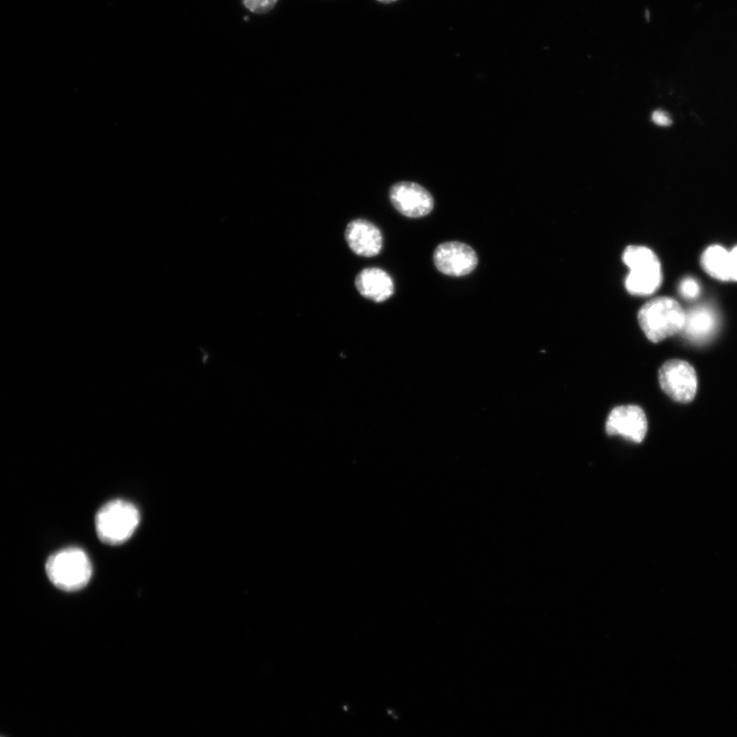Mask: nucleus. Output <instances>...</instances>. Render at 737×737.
<instances>
[{
    "label": "nucleus",
    "instance_id": "3",
    "mask_svg": "<svg viewBox=\"0 0 737 737\" xmlns=\"http://www.w3.org/2000/svg\"><path fill=\"white\" fill-rule=\"evenodd\" d=\"M140 522V512L133 503L114 500L99 510L96 516V530L103 543L117 546L132 538Z\"/></svg>",
    "mask_w": 737,
    "mask_h": 737
},
{
    "label": "nucleus",
    "instance_id": "8",
    "mask_svg": "<svg viewBox=\"0 0 737 737\" xmlns=\"http://www.w3.org/2000/svg\"><path fill=\"white\" fill-rule=\"evenodd\" d=\"M648 423L644 411L638 406L615 408L606 422L610 436H621L634 443H641L647 433Z\"/></svg>",
    "mask_w": 737,
    "mask_h": 737
},
{
    "label": "nucleus",
    "instance_id": "13",
    "mask_svg": "<svg viewBox=\"0 0 737 737\" xmlns=\"http://www.w3.org/2000/svg\"><path fill=\"white\" fill-rule=\"evenodd\" d=\"M278 0H243V4L251 13L264 15L271 12Z\"/></svg>",
    "mask_w": 737,
    "mask_h": 737
},
{
    "label": "nucleus",
    "instance_id": "4",
    "mask_svg": "<svg viewBox=\"0 0 737 737\" xmlns=\"http://www.w3.org/2000/svg\"><path fill=\"white\" fill-rule=\"evenodd\" d=\"M623 260L630 269L625 283L629 293L645 296L654 294L661 287L662 265L652 249L629 246L624 252Z\"/></svg>",
    "mask_w": 737,
    "mask_h": 737
},
{
    "label": "nucleus",
    "instance_id": "18",
    "mask_svg": "<svg viewBox=\"0 0 737 737\" xmlns=\"http://www.w3.org/2000/svg\"><path fill=\"white\" fill-rule=\"evenodd\" d=\"M0 737H3V736H0Z\"/></svg>",
    "mask_w": 737,
    "mask_h": 737
},
{
    "label": "nucleus",
    "instance_id": "5",
    "mask_svg": "<svg viewBox=\"0 0 737 737\" xmlns=\"http://www.w3.org/2000/svg\"><path fill=\"white\" fill-rule=\"evenodd\" d=\"M660 384L664 392L678 403H689L698 392L696 370L682 360L665 363L659 372Z\"/></svg>",
    "mask_w": 737,
    "mask_h": 737
},
{
    "label": "nucleus",
    "instance_id": "11",
    "mask_svg": "<svg viewBox=\"0 0 737 737\" xmlns=\"http://www.w3.org/2000/svg\"><path fill=\"white\" fill-rule=\"evenodd\" d=\"M356 287L364 297L375 302H383L395 293L393 278L377 268L365 269L356 279Z\"/></svg>",
    "mask_w": 737,
    "mask_h": 737
},
{
    "label": "nucleus",
    "instance_id": "2",
    "mask_svg": "<svg viewBox=\"0 0 737 737\" xmlns=\"http://www.w3.org/2000/svg\"><path fill=\"white\" fill-rule=\"evenodd\" d=\"M46 572L57 588L74 592L90 583L93 567L88 554L80 548L71 547L51 555L46 563Z\"/></svg>",
    "mask_w": 737,
    "mask_h": 737
},
{
    "label": "nucleus",
    "instance_id": "15",
    "mask_svg": "<svg viewBox=\"0 0 737 737\" xmlns=\"http://www.w3.org/2000/svg\"><path fill=\"white\" fill-rule=\"evenodd\" d=\"M653 121L660 126H669L672 124V119L670 118V116L666 112L661 110L656 111L653 114Z\"/></svg>",
    "mask_w": 737,
    "mask_h": 737
},
{
    "label": "nucleus",
    "instance_id": "17",
    "mask_svg": "<svg viewBox=\"0 0 737 737\" xmlns=\"http://www.w3.org/2000/svg\"><path fill=\"white\" fill-rule=\"evenodd\" d=\"M377 2L384 5H389L398 2V0H377Z\"/></svg>",
    "mask_w": 737,
    "mask_h": 737
},
{
    "label": "nucleus",
    "instance_id": "14",
    "mask_svg": "<svg viewBox=\"0 0 737 737\" xmlns=\"http://www.w3.org/2000/svg\"><path fill=\"white\" fill-rule=\"evenodd\" d=\"M679 292L686 299H695L701 293V286L696 279L688 277L681 281Z\"/></svg>",
    "mask_w": 737,
    "mask_h": 737
},
{
    "label": "nucleus",
    "instance_id": "16",
    "mask_svg": "<svg viewBox=\"0 0 737 737\" xmlns=\"http://www.w3.org/2000/svg\"><path fill=\"white\" fill-rule=\"evenodd\" d=\"M731 282H737V246L730 250Z\"/></svg>",
    "mask_w": 737,
    "mask_h": 737
},
{
    "label": "nucleus",
    "instance_id": "1",
    "mask_svg": "<svg viewBox=\"0 0 737 737\" xmlns=\"http://www.w3.org/2000/svg\"><path fill=\"white\" fill-rule=\"evenodd\" d=\"M639 325L646 337L655 343L681 333L685 311L671 297H658L648 301L638 313Z\"/></svg>",
    "mask_w": 737,
    "mask_h": 737
},
{
    "label": "nucleus",
    "instance_id": "6",
    "mask_svg": "<svg viewBox=\"0 0 737 737\" xmlns=\"http://www.w3.org/2000/svg\"><path fill=\"white\" fill-rule=\"evenodd\" d=\"M433 262L444 275L464 277L475 270L479 258L470 246L461 242H447L438 246L433 254Z\"/></svg>",
    "mask_w": 737,
    "mask_h": 737
},
{
    "label": "nucleus",
    "instance_id": "10",
    "mask_svg": "<svg viewBox=\"0 0 737 737\" xmlns=\"http://www.w3.org/2000/svg\"><path fill=\"white\" fill-rule=\"evenodd\" d=\"M718 323V316L712 308L695 307L685 312V322L681 333L692 342L703 343L714 336Z\"/></svg>",
    "mask_w": 737,
    "mask_h": 737
},
{
    "label": "nucleus",
    "instance_id": "7",
    "mask_svg": "<svg viewBox=\"0 0 737 737\" xmlns=\"http://www.w3.org/2000/svg\"><path fill=\"white\" fill-rule=\"evenodd\" d=\"M394 207L410 219H421L435 208V200L422 186L411 182L396 184L389 193Z\"/></svg>",
    "mask_w": 737,
    "mask_h": 737
},
{
    "label": "nucleus",
    "instance_id": "9",
    "mask_svg": "<svg viewBox=\"0 0 737 737\" xmlns=\"http://www.w3.org/2000/svg\"><path fill=\"white\" fill-rule=\"evenodd\" d=\"M345 240L356 254L365 257L378 255L383 246V237L380 230L374 224L365 220L351 222L346 227Z\"/></svg>",
    "mask_w": 737,
    "mask_h": 737
},
{
    "label": "nucleus",
    "instance_id": "12",
    "mask_svg": "<svg viewBox=\"0 0 737 737\" xmlns=\"http://www.w3.org/2000/svg\"><path fill=\"white\" fill-rule=\"evenodd\" d=\"M701 264L704 271L712 278L731 282L730 250L721 245H711L703 253Z\"/></svg>",
    "mask_w": 737,
    "mask_h": 737
}]
</instances>
